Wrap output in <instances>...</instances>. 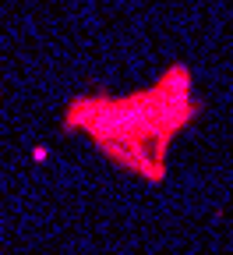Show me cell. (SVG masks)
<instances>
[{
  "mask_svg": "<svg viewBox=\"0 0 233 255\" xmlns=\"http://www.w3.org/2000/svg\"><path fill=\"white\" fill-rule=\"evenodd\" d=\"M194 114H202V103L191 100V78L184 68H173L145 92H131L120 100H75L64 124L85 128L92 142L110 156V163L149 181H162L166 149Z\"/></svg>",
  "mask_w": 233,
  "mask_h": 255,
  "instance_id": "obj_1",
  "label": "cell"
}]
</instances>
